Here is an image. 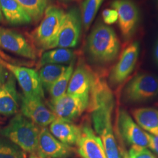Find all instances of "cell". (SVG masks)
Returning a JSON list of instances; mask_svg holds the SVG:
<instances>
[{
  "instance_id": "30",
  "label": "cell",
  "mask_w": 158,
  "mask_h": 158,
  "mask_svg": "<svg viewBox=\"0 0 158 158\" xmlns=\"http://www.w3.org/2000/svg\"><path fill=\"white\" fill-rule=\"evenodd\" d=\"M9 73L4 66L0 63V85H3L8 77Z\"/></svg>"
},
{
  "instance_id": "11",
  "label": "cell",
  "mask_w": 158,
  "mask_h": 158,
  "mask_svg": "<svg viewBox=\"0 0 158 158\" xmlns=\"http://www.w3.org/2000/svg\"><path fill=\"white\" fill-rule=\"evenodd\" d=\"M140 45L137 41L127 46L113 68L109 76L110 82L113 85H118L124 82L133 72L138 61Z\"/></svg>"
},
{
  "instance_id": "2",
  "label": "cell",
  "mask_w": 158,
  "mask_h": 158,
  "mask_svg": "<svg viewBox=\"0 0 158 158\" xmlns=\"http://www.w3.org/2000/svg\"><path fill=\"white\" fill-rule=\"evenodd\" d=\"M120 47L119 40L114 30L106 24L98 23L88 36L86 52L92 62L104 65L116 59Z\"/></svg>"
},
{
  "instance_id": "15",
  "label": "cell",
  "mask_w": 158,
  "mask_h": 158,
  "mask_svg": "<svg viewBox=\"0 0 158 158\" xmlns=\"http://www.w3.org/2000/svg\"><path fill=\"white\" fill-rule=\"evenodd\" d=\"M118 124L119 132L121 137L132 147H148V139L145 132L135 123L124 110L119 111Z\"/></svg>"
},
{
  "instance_id": "1",
  "label": "cell",
  "mask_w": 158,
  "mask_h": 158,
  "mask_svg": "<svg viewBox=\"0 0 158 158\" xmlns=\"http://www.w3.org/2000/svg\"><path fill=\"white\" fill-rule=\"evenodd\" d=\"M114 106L110 89L104 80L97 76L90 93L88 107L94 129L102 139L107 158H121L112 124Z\"/></svg>"
},
{
  "instance_id": "27",
  "label": "cell",
  "mask_w": 158,
  "mask_h": 158,
  "mask_svg": "<svg viewBox=\"0 0 158 158\" xmlns=\"http://www.w3.org/2000/svg\"><path fill=\"white\" fill-rule=\"evenodd\" d=\"M128 155V158H156L147 148L134 146L131 147Z\"/></svg>"
},
{
  "instance_id": "32",
  "label": "cell",
  "mask_w": 158,
  "mask_h": 158,
  "mask_svg": "<svg viewBox=\"0 0 158 158\" xmlns=\"http://www.w3.org/2000/svg\"><path fill=\"white\" fill-rule=\"evenodd\" d=\"M28 158H40V156H38L35 153H32Z\"/></svg>"
},
{
  "instance_id": "33",
  "label": "cell",
  "mask_w": 158,
  "mask_h": 158,
  "mask_svg": "<svg viewBox=\"0 0 158 158\" xmlns=\"http://www.w3.org/2000/svg\"><path fill=\"white\" fill-rule=\"evenodd\" d=\"M2 20V10L1 8V6H0V22Z\"/></svg>"
},
{
  "instance_id": "23",
  "label": "cell",
  "mask_w": 158,
  "mask_h": 158,
  "mask_svg": "<svg viewBox=\"0 0 158 158\" xmlns=\"http://www.w3.org/2000/svg\"><path fill=\"white\" fill-rule=\"evenodd\" d=\"M73 71L74 62H72L68 66L65 72L51 86L49 90L51 100L57 99L66 93L69 83Z\"/></svg>"
},
{
  "instance_id": "36",
  "label": "cell",
  "mask_w": 158,
  "mask_h": 158,
  "mask_svg": "<svg viewBox=\"0 0 158 158\" xmlns=\"http://www.w3.org/2000/svg\"><path fill=\"white\" fill-rule=\"evenodd\" d=\"M64 1H69V0H64Z\"/></svg>"
},
{
  "instance_id": "6",
  "label": "cell",
  "mask_w": 158,
  "mask_h": 158,
  "mask_svg": "<svg viewBox=\"0 0 158 158\" xmlns=\"http://www.w3.org/2000/svg\"><path fill=\"white\" fill-rule=\"evenodd\" d=\"M118 13L119 28L123 40H131L138 29L141 14L138 6L132 0H114L111 4Z\"/></svg>"
},
{
  "instance_id": "22",
  "label": "cell",
  "mask_w": 158,
  "mask_h": 158,
  "mask_svg": "<svg viewBox=\"0 0 158 158\" xmlns=\"http://www.w3.org/2000/svg\"><path fill=\"white\" fill-rule=\"evenodd\" d=\"M67 68L68 66L62 64H47L42 66L38 74L43 88L49 91Z\"/></svg>"
},
{
  "instance_id": "5",
  "label": "cell",
  "mask_w": 158,
  "mask_h": 158,
  "mask_svg": "<svg viewBox=\"0 0 158 158\" xmlns=\"http://www.w3.org/2000/svg\"><path fill=\"white\" fill-rule=\"evenodd\" d=\"M158 96V76L140 73L132 79L125 87L123 100L127 103L145 102Z\"/></svg>"
},
{
  "instance_id": "10",
  "label": "cell",
  "mask_w": 158,
  "mask_h": 158,
  "mask_svg": "<svg viewBox=\"0 0 158 158\" xmlns=\"http://www.w3.org/2000/svg\"><path fill=\"white\" fill-rule=\"evenodd\" d=\"M21 114L38 127L44 128L50 125L56 117L51 109L47 107L43 100L38 97L20 96Z\"/></svg>"
},
{
  "instance_id": "29",
  "label": "cell",
  "mask_w": 158,
  "mask_h": 158,
  "mask_svg": "<svg viewBox=\"0 0 158 158\" xmlns=\"http://www.w3.org/2000/svg\"><path fill=\"white\" fill-rule=\"evenodd\" d=\"M145 134L148 139V147L158 156V136L153 135L147 132Z\"/></svg>"
},
{
  "instance_id": "21",
  "label": "cell",
  "mask_w": 158,
  "mask_h": 158,
  "mask_svg": "<svg viewBox=\"0 0 158 158\" xmlns=\"http://www.w3.org/2000/svg\"><path fill=\"white\" fill-rule=\"evenodd\" d=\"M75 55L73 51L66 48H57L46 51L43 53L40 60V65L70 64L74 62Z\"/></svg>"
},
{
  "instance_id": "28",
  "label": "cell",
  "mask_w": 158,
  "mask_h": 158,
  "mask_svg": "<svg viewBox=\"0 0 158 158\" xmlns=\"http://www.w3.org/2000/svg\"><path fill=\"white\" fill-rule=\"evenodd\" d=\"M104 23L106 25H111L118 21V13L114 9H106L102 13Z\"/></svg>"
},
{
  "instance_id": "34",
  "label": "cell",
  "mask_w": 158,
  "mask_h": 158,
  "mask_svg": "<svg viewBox=\"0 0 158 158\" xmlns=\"http://www.w3.org/2000/svg\"><path fill=\"white\" fill-rule=\"evenodd\" d=\"M123 157L124 158H128V153L125 152L123 155Z\"/></svg>"
},
{
  "instance_id": "17",
  "label": "cell",
  "mask_w": 158,
  "mask_h": 158,
  "mask_svg": "<svg viewBox=\"0 0 158 158\" xmlns=\"http://www.w3.org/2000/svg\"><path fill=\"white\" fill-rule=\"evenodd\" d=\"M16 79L9 74L6 82L0 85V114L11 116L17 114L20 106V97L17 91Z\"/></svg>"
},
{
  "instance_id": "8",
  "label": "cell",
  "mask_w": 158,
  "mask_h": 158,
  "mask_svg": "<svg viewBox=\"0 0 158 158\" xmlns=\"http://www.w3.org/2000/svg\"><path fill=\"white\" fill-rule=\"evenodd\" d=\"M81 13L73 8L65 13L62 25L53 44V48H74L77 45L81 32Z\"/></svg>"
},
{
  "instance_id": "24",
  "label": "cell",
  "mask_w": 158,
  "mask_h": 158,
  "mask_svg": "<svg viewBox=\"0 0 158 158\" xmlns=\"http://www.w3.org/2000/svg\"><path fill=\"white\" fill-rule=\"evenodd\" d=\"M28 14L31 19L38 21L42 17L48 0H15Z\"/></svg>"
},
{
  "instance_id": "19",
  "label": "cell",
  "mask_w": 158,
  "mask_h": 158,
  "mask_svg": "<svg viewBox=\"0 0 158 158\" xmlns=\"http://www.w3.org/2000/svg\"><path fill=\"white\" fill-rule=\"evenodd\" d=\"M2 12L7 22L12 25H22L32 19L15 0H0Z\"/></svg>"
},
{
  "instance_id": "13",
  "label": "cell",
  "mask_w": 158,
  "mask_h": 158,
  "mask_svg": "<svg viewBox=\"0 0 158 158\" xmlns=\"http://www.w3.org/2000/svg\"><path fill=\"white\" fill-rule=\"evenodd\" d=\"M76 145L81 158H107L102 139L88 123L81 127V134Z\"/></svg>"
},
{
  "instance_id": "35",
  "label": "cell",
  "mask_w": 158,
  "mask_h": 158,
  "mask_svg": "<svg viewBox=\"0 0 158 158\" xmlns=\"http://www.w3.org/2000/svg\"><path fill=\"white\" fill-rule=\"evenodd\" d=\"M156 6L158 7V0H156Z\"/></svg>"
},
{
  "instance_id": "16",
  "label": "cell",
  "mask_w": 158,
  "mask_h": 158,
  "mask_svg": "<svg viewBox=\"0 0 158 158\" xmlns=\"http://www.w3.org/2000/svg\"><path fill=\"white\" fill-rule=\"evenodd\" d=\"M96 77L88 66L83 63H80L72 75L66 93L76 96L90 95Z\"/></svg>"
},
{
  "instance_id": "20",
  "label": "cell",
  "mask_w": 158,
  "mask_h": 158,
  "mask_svg": "<svg viewBox=\"0 0 158 158\" xmlns=\"http://www.w3.org/2000/svg\"><path fill=\"white\" fill-rule=\"evenodd\" d=\"M136 124L145 132L158 136V110L151 107L138 108L132 111Z\"/></svg>"
},
{
  "instance_id": "25",
  "label": "cell",
  "mask_w": 158,
  "mask_h": 158,
  "mask_svg": "<svg viewBox=\"0 0 158 158\" xmlns=\"http://www.w3.org/2000/svg\"><path fill=\"white\" fill-rule=\"evenodd\" d=\"M104 0H85L81 5V17L85 30H88Z\"/></svg>"
},
{
  "instance_id": "4",
  "label": "cell",
  "mask_w": 158,
  "mask_h": 158,
  "mask_svg": "<svg viewBox=\"0 0 158 158\" xmlns=\"http://www.w3.org/2000/svg\"><path fill=\"white\" fill-rule=\"evenodd\" d=\"M45 15L40 25L31 33L34 44L40 49H53L55 40L65 15L62 9L51 6L45 11Z\"/></svg>"
},
{
  "instance_id": "18",
  "label": "cell",
  "mask_w": 158,
  "mask_h": 158,
  "mask_svg": "<svg viewBox=\"0 0 158 158\" xmlns=\"http://www.w3.org/2000/svg\"><path fill=\"white\" fill-rule=\"evenodd\" d=\"M51 134L63 143L72 146L76 145L81 134V127L72 121L56 118L49 125Z\"/></svg>"
},
{
  "instance_id": "3",
  "label": "cell",
  "mask_w": 158,
  "mask_h": 158,
  "mask_svg": "<svg viewBox=\"0 0 158 158\" xmlns=\"http://www.w3.org/2000/svg\"><path fill=\"white\" fill-rule=\"evenodd\" d=\"M40 130L39 127L21 113L16 114L4 127L0 128V136L5 137L25 152H36Z\"/></svg>"
},
{
  "instance_id": "9",
  "label": "cell",
  "mask_w": 158,
  "mask_h": 158,
  "mask_svg": "<svg viewBox=\"0 0 158 158\" xmlns=\"http://www.w3.org/2000/svg\"><path fill=\"white\" fill-rule=\"evenodd\" d=\"M0 63L14 76L23 91V94L27 97L44 98V88L38 73L32 69L19 66L6 62L0 58Z\"/></svg>"
},
{
  "instance_id": "26",
  "label": "cell",
  "mask_w": 158,
  "mask_h": 158,
  "mask_svg": "<svg viewBox=\"0 0 158 158\" xmlns=\"http://www.w3.org/2000/svg\"><path fill=\"white\" fill-rule=\"evenodd\" d=\"M0 158H27V154L14 143L0 137Z\"/></svg>"
},
{
  "instance_id": "31",
  "label": "cell",
  "mask_w": 158,
  "mask_h": 158,
  "mask_svg": "<svg viewBox=\"0 0 158 158\" xmlns=\"http://www.w3.org/2000/svg\"><path fill=\"white\" fill-rule=\"evenodd\" d=\"M154 58L155 60V62L158 66V40L156 43V45L155 46V49H154Z\"/></svg>"
},
{
  "instance_id": "12",
  "label": "cell",
  "mask_w": 158,
  "mask_h": 158,
  "mask_svg": "<svg viewBox=\"0 0 158 158\" xmlns=\"http://www.w3.org/2000/svg\"><path fill=\"white\" fill-rule=\"evenodd\" d=\"M36 152L40 158H68L73 153V149L59 141L44 127L40 130Z\"/></svg>"
},
{
  "instance_id": "7",
  "label": "cell",
  "mask_w": 158,
  "mask_h": 158,
  "mask_svg": "<svg viewBox=\"0 0 158 158\" xmlns=\"http://www.w3.org/2000/svg\"><path fill=\"white\" fill-rule=\"evenodd\" d=\"M90 95L76 96L65 93L51 100L50 107L56 118L73 121L79 117L89 107Z\"/></svg>"
},
{
  "instance_id": "14",
  "label": "cell",
  "mask_w": 158,
  "mask_h": 158,
  "mask_svg": "<svg viewBox=\"0 0 158 158\" xmlns=\"http://www.w3.org/2000/svg\"><path fill=\"white\" fill-rule=\"evenodd\" d=\"M0 46L20 56L31 60L36 59L34 48L21 34L13 30L0 28Z\"/></svg>"
}]
</instances>
